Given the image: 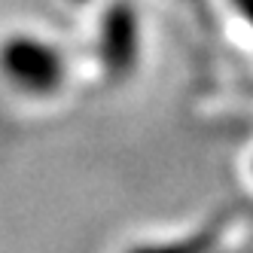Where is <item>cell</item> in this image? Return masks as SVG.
<instances>
[{
  "label": "cell",
  "mask_w": 253,
  "mask_h": 253,
  "mask_svg": "<svg viewBox=\"0 0 253 253\" xmlns=\"http://www.w3.org/2000/svg\"><path fill=\"white\" fill-rule=\"evenodd\" d=\"M0 74L15 88L34 98L55 95L67 80V64L58 46L34 34H12L0 43Z\"/></svg>",
  "instance_id": "6da1fadb"
},
{
  "label": "cell",
  "mask_w": 253,
  "mask_h": 253,
  "mask_svg": "<svg viewBox=\"0 0 253 253\" xmlns=\"http://www.w3.org/2000/svg\"><path fill=\"white\" fill-rule=\"evenodd\" d=\"M216 241H220V229H202L195 235H186V238L177 241H165V244H143L134 247L131 253H213Z\"/></svg>",
  "instance_id": "3957f363"
},
{
  "label": "cell",
  "mask_w": 253,
  "mask_h": 253,
  "mask_svg": "<svg viewBox=\"0 0 253 253\" xmlns=\"http://www.w3.org/2000/svg\"><path fill=\"white\" fill-rule=\"evenodd\" d=\"M137 49H140L137 15L128 3H116L104 15L101 25V61L113 77H122L137 64Z\"/></svg>",
  "instance_id": "7a4b0ae2"
},
{
  "label": "cell",
  "mask_w": 253,
  "mask_h": 253,
  "mask_svg": "<svg viewBox=\"0 0 253 253\" xmlns=\"http://www.w3.org/2000/svg\"><path fill=\"white\" fill-rule=\"evenodd\" d=\"M238 6L244 9V15L250 19V25H253V0H238Z\"/></svg>",
  "instance_id": "277c9868"
}]
</instances>
